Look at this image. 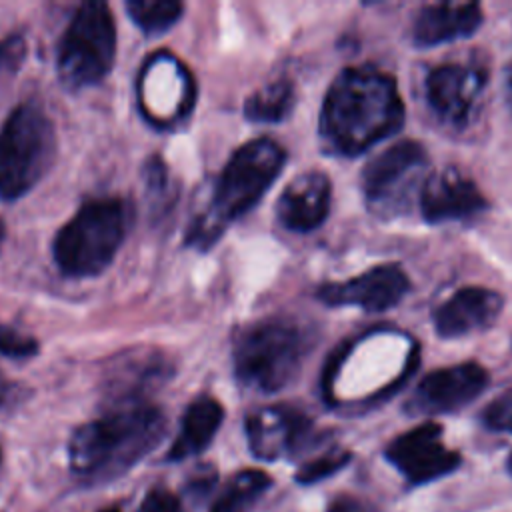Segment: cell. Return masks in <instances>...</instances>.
Listing matches in <instances>:
<instances>
[{"mask_svg":"<svg viewBox=\"0 0 512 512\" xmlns=\"http://www.w3.org/2000/svg\"><path fill=\"white\" fill-rule=\"evenodd\" d=\"M504 298L490 288L464 286L434 310V328L442 338H458L484 330L496 322Z\"/></svg>","mask_w":512,"mask_h":512,"instance_id":"9a60e30c","label":"cell"},{"mask_svg":"<svg viewBox=\"0 0 512 512\" xmlns=\"http://www.w3.org/2000/svg\"><path fill=\"white\" fill-rule=\"evenodd\" d=\"M510 88H512V70H510Z\"/></svg>","mask_w":512,"mask_h":512,"instance_id":"836d02e7","label":"cell"},{"mask_svg":"<svg viewBox=\"0 0 512 512\" xmlns=\"http://www.w3.org/2000/svg\"><path fill=\"white\" fill-rule=\"evenodd\" d=\"M418 202L424 220L430 224L464 220L488 206L474 180L454 166L430 174L420 186Z\"/></svg>","mask_w":512,"mask_h":512,"instance_id":"5bb4252c","label":"cell"},{"mask_svg":"<svg viewBox=\"0 0 512 512\" xmlns=\"http://www.w3.org/2000/svg\"><path fill=\"white\" fill-rule=\"evenodd\" d=\"M182 504L176 494L166 488H152L140 502L136 512H180Z\"/></svg>","mask_w":512,"mask_h":512,"instance_id":"4316f807","label":"cell"},{"mask_svg":"<svg viewBox=\"0 0 512 512\" xmlns=\"http://www.w3.org/2000/svg\"><path fill=\"white\" fill-rule=\"evenodd\" d=\"M324 512H382V508L364 496L338 494L328 502Z\"/></svg>","mask_w":512,"mask_h":512,"instance_id":"83f0119b","label":"cell"},{"mask_svg":"<svg viewBox=\"0 0 512 512\" xmlns=\"http://www.w3.org/2000/svg\"><path fill=\"white\" fill-rule=\"evenodd\" d=\"M410 280L400 264H380L344 282L322 284L316 296L326 306H358L366 312H386L400 304Z\"/></svg>","mask_w":512,"mask_h":512,"instance_id":"7c38bea8","label":"cell"},{"mask_svg":"<svg viewBox=\"0 0 512 512\" xmlns=\"http://www.w3.org/2000/svg\"><path fill=\"white\" fill-rule=\"evenodd\" d=\"M38 352V342L14 330L0 332V354L8 358H28Z\"/></svg>","mask_w":512,"mask_h":512,"instance_id":"d4e9b609","label":"cell"},{"mask_svg":"<svg viewBox=\"0 0 512 512\" xmlns=\"http://www.w3.org/2000/svg\"><path fill=\"white\" fill-rule=\"evenodd\" d=\"M504 470H506L508 476H512V450L508 452V456H506V460H504Z\"/></svg>","mask_w":512,"mask_h":512,"instance_id":"4dcf8cb0","label":"cell"},{"mask_svg":"<svg viewBox=\"0 0 512 512\" xmlns=\"http://www.w3.org/2000/svg\"><path fill=\"white\" fill-rule=\"evenodd\" d=\"M428 164L426 148L416 140H400L376 154L362 170V192L380 216H392L406 204L410 190Z\"/></svg>","mask_w":512,"mask_h":512,"instance_id":"9c48e42d","label":"cell"},{"mask_svg":"<svg viewBox=\"0 0 512 512\" xmlns=\"http://www.w3.org/2000/svg\"><path fill=\"white\" fill-rule=\"evenodd\" d=\"M404 102L396 80L376 66L344 68L330 84L320 110V138L330 154L358 156L396 134Z\"/></svg>","mask_w":512,"mask_h":512,"instance_id":"6da1fadb","label":"cell"},{"mask_svg":"<svg viewBox=\"0 0 512 512\" xmlns=\"http://www.w3.org/2000/svg\"><path fill=\"white\" fill-rule=\"evenodd\" d=\"M486 84L480 68L464 64H440L426 76L424 90L430 108L448 124L462 126L470 120Z\"/></svg>","mask_w":512,"mask_h":512,"instance_id":"4fadbf2b","label":"cell"},{"mask_svg":"<svg viewBox=\"0 0 512 512\" xmlns=\"http://www.w3.org/2000/svg\"><path fill=\"white\" fill-rule=\"evenodd\" d=\"M332 186L324 172L312 170L296 176L276 202L278 222L292 232H312L330 214Z\"/></svg>","mask_w":512,"mask_h":512,"instance_id":"2e32d148","label":"cell"},{"mask_svg":"<svg viewBox=\"0 0 512 512\" xmlns=\"http://www.w3.org/2000/svg\"><path fill=\"white\" fill-rule=\"evenodd\" d=\"M306 350V336L296 324L266 320L238 338L234 374L252 390L278 392L296 378Z\"/></svg>","mask_w":512,"mask_h":512,"instance_id":"8992f818","label":"cell"},{"mask_svg":"<svg viewBox=\"0 0 512 512\" xmlns=\"http://www.w3.org/2000/svg\"><path fill=\"white\" fill-rule=\"evenodd\" d=\"M126 10L146 34H162L180 20L184 6L176 0H128Z\"/></svg>","mask_w":512,"mask_h":512,"instance_id":"7402d4cb","label":"cell"},{"mask_svg":"<svg viewBox=\"0 0 512 512\" xmlns=\"http://www.w3.org/2000/svg\"><path fill=\"white\" fill-rule=\"evenodd\" d=\"M98 512H122V510L116 508V506H110V508H104V510H98Z\"/></svg>","mask_w":512,"mask_h":512,"instance_id":"1f68e13d","label":"cell"},{"mask_svg":"<svg viewBox=\"0 0 512 512\" xmlns=\"http://www.w3.org/2000/svg\"><path fill=\"white\" fill-rule=\"evenodd\" d=\"M270 486L272 478L264 470H240L226 482L208 512H250Z\"/></svg>","mask_w":512,"mask_h":512,"instance_id":"ffe728a7","label":"cell"},{"mask_svg":"<svg viewBox=\"0 0 512 512\" xmlns=\"http://www.w3.org/2000/svg\"><path fill=\"white\" fill-rule=\"evenodd\" d=\"M166 432L160 408L136 400L120 402L98 420L74 430L68 444L70 470L86 482H108L152 452Z\"/></svg>","mask_w":512,"mask_h":512,"instance_id":"7a4b0ae2","label":"cell"},{"mask_svg":"<svg viewBox=\"0 0 512 512\" xmlns=\"http://www.w3.org/2000/svg\"><path fill=\"white\" fill-rule=\"evenodd\" d=\"M482 424L490 432L512 434V386L486 404L482 410Z\"/></svg>","mask_w":512,"mask_h":512,"instance_id":"cb8c5ba5","label":"cell"},{"mask_svg":"<svg viewBox=\"0 0 512 512\" xmlns=\"http://www.w3.org/2000/svg\"><path fill=\"white\" fill-rule=\"evenodd\" d=\"M4 236V226H2V222H0V238Z\"/></svg>","mask_w":512,"mask_h":512,"instance_id":"d6a6232c","label":"cell"},{"mask_svg":"<svg viewBox=\"0 0 512 512\" xmlns=\"http://www.w3.org/2000/svg\"><path fill=\"white\" fill-rule=\"evenodd\" d=\"M130 222L128 204L122 198H94L54 236V262L72 278L100 274L120 250Z\"/></svg>","mask_w":512,"mask_h":512,"instance_id":"277c9868","label":"cell"},{"mask_svg":"<svg viewBox=\"0 0 512 512\" xmlns=\"http://www.w3.org/2000/svg\"><path fill=\"white\" fill-rule=\"evenodd\" d=\"M168 362L158 352H138L118 358L110 366V388L116 394V404L142 400L140 392L150 384L162 382L168 376Z\"/></svg>","mask_w":512,"mask_h":512,"instance_id":"d6986e66","label":"cell"},{"mask_svg":"<svg viewBox=\"0 0 512 512\" xmlns=\"http://www.w3.org/2000/svg\"><path fill=\"white\" fill-rule=\"evenodd\" d=\"M444 428L426 420L398 436L382 450L384 460L402 476L408 488H422L454 474L462 466V454L442 440Z\"/></svg>","mask_w":512,"mask_h":512,"instance_id":"ba28073f","label":"cell"},{"mask_svg":"<svg viewBox=\"0 0 512 512\" xmlns=\"http://www.w3.org/2000/svg\"><path fill=\"white\" fill-rule=\"evenodd\" d=\"M56 134L36 102L12 110L0 130V198L16 200L30 192L50 170Z\"/></svg>","mask_w":512,"mask_h":512,"instance_id":"5b68a950","label":"cell"},{"mask_svg":"<svg viewBox=\"0 0 512 512\" xmlns=\"http://www.w3.org/2000/svg\"><path fill=\"white\" fill-rule=\"evenodd\" d=\"M286 162L284 148L270 138L244 142L226 162L218 176L208 208L192 222L186 244L206 250L228 228L244 216L272 186Z\"/></svg>","mask_w":512,"mask_h":512,"instance_id":"3957f363","label":"cell"},{"mask_svg":"<svg viewBox=\"0 0 512 512\" xmlns=\"http://www.w3.org/2000/svg\"><path fill=\"white\" fill-rule=\"evenodd\" d=\"M352 452L346 450V448H328L324 450L322 454L306 460L298 470H296V476L294 480L300 484V486H312V484H318L334 474H338L340 470H344L350 460H352Z\"/></svg>","mask_w":512,"mask_h":512,"instance_id":"603a6c76","label":"cell"},{"mask_svg":"<svg viewBox=\"0 0 512 512\" xmlns=\"http://www.w3.org/2000/svg\"><path fill=\"white\" fill-rule=\"evenodd\" d=\"M26 58V40L22 34H10L0 40V70L16 72Z\"/></svg>","mask_w":512,"mask_h":512,"instance_id":"484cf974","label":"cell"},{"mask_svg":"<svg viewBox=\"0 0 512 512\" xmlns=\"http://www.w3.org/2000/svg\"><path fill=\"white\" fill-rule=\"evenodd\" d=\"M214 480H216V470L212 466H202L200 470H196V474L188 482V492H192L194 496H198V494L202 496L210 490Z\"/></svg>","mask_w":512,"mask_h":512,"instance_id":"f1b7e54d","label":"cell"},{"mask_svg":"<svg viewBox=\"0 0 512 512\" xmlns=\"http://www.w3.org/2000/svg\"><path fill=\"white\" fill-rule=\"evenodd\" d=\"M246 438L250 452L258 460L274 462L296 456L312 446V420L292 406H266L246 418Z\"/></svg>","mask_w":512,"mask_h":512,"instance_id":"8fae6325","label":"cell"},{"mask_svg":"<svg viewBox=\"0 0 512 512\" xmlns=\"http://www.w3.org/2000/svg\"><path fill=\"white\" fill-rule=\"evenodd\" d=\"M116 56V26L110 6L84 2L74 12L58 48V76L70 90L98 84Z\"/></svg>","mask_w":512,"mask_h":512,"instance_id":"52a82bcc","label":"cell"},{"mask_svg":"<svg viewBox=\"0 0 512 512\" xmlns=\"http://www.w3.org/2000/svg\"><path fill=\"white\" fill-rule=\"evenodd\" d=\"M490 376L476 362H462L426 374L406 402L412 416L452 414L472 404L488 386Z\"/></svg>","mask_w":512,"mask_h":512,"instance_id":"30bf717a","label":"cell"},{"mask_svg":"<svg viewBox=\"0 0 512 512\" xmlns=\"http://www.w3.org/2000/svg\"><path fill=\"white\" fill-rule=\"evenodd\" d=\"M482 20V8L476 2L428 4L414 18L412 38L420 48L454 42L472 36Z\"/></svg>","mask_w":512,"mask_h":512,"instance_id":"e0dca14e","label":"cell"},{"mask_svg":"<svg viewBox=\"0 0 512 512\" xmlns=\"http://www.w3.org/2000/svg\"><path fill=\"white\" fill-rule=\"evenodd\" d=\"M294 88L288 80H274L244 102V116L252 122H280L294 106Z\"/></svg>","mask_w":512,"mask_h":512,"instance_id":"44dd1931","label":"cell"},{"mask_svg":"<svg viewBox=\"0 0 512 512\" xmlns=\"http://www.w3.org/2000/svg\"><path fill=\"white\" fill-rule=\"evenodd\" d=\"M224 420V408L210 396L196 398L184 412L180 430L168 450L170 462H180L208 448Z\"/></svg>","mask_w":512,"mask_h":512,"instance_id":"ac0fdd59","label":"cell"},{"mask_svg":"<svg viewBox=\"0 0 512 512\" xmlns=\"http://www.w3.org/2000/svg\"><path fill=\"white\" fill-rule=\"evenodd\" d=\"M16 398V386L0 374V412L6 410Z\"/></svg>","mask_w":512,"mask_h":512,"instance_id":"f546056e","label":"cell"}]
</instances>
